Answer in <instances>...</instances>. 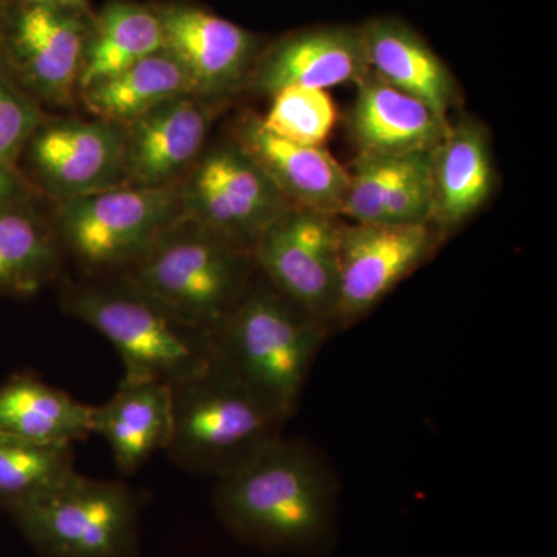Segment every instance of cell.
<instances>
[{
  "instance_id": "obj_1",
  "label": "cell",
  "mask_w": 557,
  "mask_h": 557,
  "mask_svg": "<svg viewBox=\"0 0 557 557\" xmlns=\"http://www.w3.org/2000/svg\"><path fill=\"white\" fill-rule=\"evenodd\" d=\"M215 483V515L242 544L298 556H327L338 544V479L302 440L281 435L247 467Z\"/></svg>"
},
{
  "instance_id": "obj_2",
  "label": "cell",
  "mask_w": 557,
  "mask_h": 557,
  "mask_svg": "<svg viewBox=\"0 0 557 557\" xmlns=\"http://www.w3.org/2000/svg\"><path fill=\"white\" fill-rule=\"evenodd\" d=\"M330 333L329 324L285 298L263 277L252 281L214 338L219 358L288 423Z\"/></svg>"
},
{
  "instance_id": "obj_3",
  "label": "cell",
  "mask_w": 557,
  "mask_h": 557,
  "mask_svg": "<svg viewBox=\"0 0 557 557\" xmlns=\"http://www.w3.org/2000/svg\"><path fill=\"white\" fill-rule=\"evenodd\" d=\"M62 309L112 344L123 362L121 381L126 383L171 386L218 357L214 333L180 318L123 274L110 284L73 285L62 295Z\"/></svg>"
},
{
  "instance_id": "obj_4",
  "label": "cell",
  "mask_w": 557,
  "mask_h": 557,
  "mask_svg": "<svg viewBox=\"0 0 557 557\" xmlns=\"http://www.w3.org/2000/svg\"><path fill=\"white\" fill-rule=\"evenodd\" d=\"M170 387L172 432L166 453L188 472L226 478L282 435L285 421L219 355L208 368Z\"/></svg>"
},
{
  "instance_id": "obj_5",
  "label": "cell",
  "mask_w": 557,
  "mask_h": 557,
  "mask_svg": "<svg viewBox=\"0 0 557 557\" xmlns=\"http://www.w3.org/2000/svg\"><path fill=\"white\" fill-rule=\"evenodd\" d=\"M255 271L249 249L183 219L121 274L180 318L215 333L247 295Z\"/></svg>"
},
{
  "instance_id": "obj_6",
  "label": "cell",
  "mask_w": 557,
  "mask_h": 557,
  "mask_svg": "<svg viewBox=\"0 0 557 557\" xmlns=\"http://www.w3.org/2000/svg\"><path fill=\"white\" fill-rule=\"evenodd\" d=\"M10 515L44 557H138V498L121 482L75 472Z\"/></svg>"
},
{
  "instance_id": "obj_7",
  "label": "cell",
  "mask_w": 557,
  "mask_h": 557,
  "mask_svg": "<svg viewBox=\"0 0 557 557\" xmlns=\"http://www.w3.org/2000/svg\"><path fill=\"white\" fill-rule=\"evenodd\" d=\"M183 219L182 188L120 186L61 201L58 237L90 274H121Z\"/></svg>"
},
{
  "instance_id": "obj_8",
  "label": "cell",
  "mask_w": 557,
  "mask_h": 557,
  "mask_svg": "<svg viewBox=\"0 0 557 557\" xmlns=\"http://www.w3.org/2000/svg\"><path fill=\"white\" fill-rule=\"evenodd\" d=\"M343 225L338 215L292 208L251 247L259 273L285 298L332 330Z\"/></svg>"
},
{
  "instance_id": "obj_9",
  "label": "cell",
  "mask_w": 557,
  "mask_h": 557,
  "mask_svg": "<svg viewBox=\"0 0 557 557\" xmlns=\"http://www.w3.org/2000/svg\"><path fill=\"white\" fill-rule=\"evenodd\" d=\"M182 197L186 219L249 251L274 220L295 208L236 143L205 153Z\"/></svg>"
},
{
  "instance_id": "obj_10",
  "label": "cell",
  "mask_w": 557,
  "mask_h": 557,
  "mask_svg": "<svg viewBox=\"0 0 557 557\" xmlns=\"http://www.w3.org/2000/svg\"><path fill=\"white\" fill-rule=\"evenodd\" d=\"M440 237L431 225L344 222L333 330L351 327L375 309L403 278L426 262Z\"/></svg>"
},
{
  "instance_id": "obj_11",
  "label": "cell",
  "mask_w": 557,
  "mask_h": 557,
  "mask_svg": "<svg viewBox=\"0 0 557 557\" xmlns=\"http://www.w3.org/2000/svg\"><path fill=\"white\" fill-rule=\"evenodd\" d=\"M156 10L163 50L178 62L197 97L219 98L249 79L262 51L258 36L189 3Z\"/></svg>"
},
{
  "instance_id": "obj_12",
  "label": "cell",
  "mask_w": 557,
  "mask_h": 557,
  "mask_svg": "<svg viewBox=\"0 0 557 557\" xmlns=\"http://www.w3.org/2000/svg\"><path fill=\"white\" fill-rule=\"evenodd\" d=\"M30 160L42 185L61 201L126 186L123 127L62 120L32 135Z\"/></svg>"
},
{
  "instance_id": "obj_13",
  "label": "cell",
  "mask_w": 557,
  "mask_h": 557,
  "mask_svg": "<svg viewBox=\"0 0 557 557\" xmlns=\"http://www.w3.org/2000/svg\"><path fill=\"white\" fill-rule=\"evenodd\" d=\"M369 72L359 25L321 24L289 32L260 51L249 83L273 97L287 87L357 84Z\"/></svg>"
},
{
  "instance_id": "obj_14",
  "label": "cell",
  "mask_w": 557,
  "mask_h": 557,
  "mask_svg": "<svg viewBox=\"0 0 557 557\" xmlns=\"http://www.w3.org/2000/svg\"><path fill=\"white\" fill-rule=\"evenodd\" d=\"M212 113L203 97L183 95L121 126L126 186L171 185L199 157Z\"/></svg>"
},
{
  "instance_id": "obj_15",
  "label": "cell",
  "mask_w": 557,
  "mask_h": 557,
  "mask_svg": "<svg viewBox=\"0 0 557 557\" xmlns=\"http://www.w3.org/2000/svg\"><path fill=\"white\" fill-rule=\"evenodd\" d=\"M236 145L292 207L339 218L350 172L324 146L298 145L277 137L255 113L242 119Z\"/></svg>"
},
{
  "instance_id": "obj_16",
  "label": "cell",
  "mask_w": 557,
  "mask_h": 557,
  "mask_svg": "<svg viewBox=\"0 0 557 557\" xmlns=\"http://www.w3.org/2000/svg\"><path fill=\"white\" fill-rule=\"evenodd\" d=\"M496 183L490 132L461 115L431 153V218L440 236L453 233L485 207Z\"/></svg>"
},
{
  "instance_id": "obj_17",
  "label": "cell",
  "mask_w": 557,
  "mask_h": 557,
  "mask_svg": "<svg viewBox=\"0 0 557 557\" xmlns=\"http://www.w3.org/2000/svg\"><path fill=\"white\" fill-rule=\"evenodd\" d=\"M359 30L370 72L449 124V112L460 101L457 79L421 33L397 16L372 17Z\"/></svg>"
},
{
  "instance_id": "obj_18",
  "label": "cell",
  "mask_w": 557,
  "mask_h": 557,
  "mask_svg": "<svg viewBox=\"0 0 557 557\" xmlns=\"http://www.w3.org/2000/svg\"><path fill=\"white\" fill-rule=\"evenodd\" d=\"M78 11L24 5L14 21L13 51L33 89L54 104L79 90L89 25Z\"/></svg>"
},
{
  "instance_id": "obj_19",
  "label": "cell",
  "mask_w": 557,
  "mask_h": 557,
  "mask_svg": "<svg viewBox=\"0 0 557 557\" xmlns=\"http://www.w3.org/2000/svg\"><path fill=\"white\" fill-rule=\"evenodd\" d=\"M347 129L358 156L401 157L434 150L445 138V123L423 102L388 86L369 72L357 84Z\"/></svg>"
},
{
  "instance_id": "obj_20",
  "label": "cell",
  "mask_w": 557,
  "mask_h": 557,
  "mask_svg": "<svg viewBox=\"0 0 557 557\" xmlns=\"http://www.w3.org/2000/svg\"><path fill=\"white\" fill-rule=\"evenodd\" d=\"M171 432L170 384L121 381L113 397L91 413V435L108 443L121 474H135L166 450Z\"/></svg>"
},
{
  "instance_id": "obj_21",
  "label": "cell",
  "mask_w": 557,
  "mask_h": 557,
  "mask_svg": "<svg viewBox=\"0 0 557 557\" xmlns=\"http://www.w3.org/2000/svg\"><path fill=\"white\" fill-rule=\"evenodd\" d=\"M94 406L50 386L33 373L0 384V435L42 445L73 446L91 435Z\"/></svg>"
},
{
  "instance_id": "obj_22",
  "label": "cell",
  "mask_w": 557,
  "mask_h": 557,
  "mask_svg": "<svg viewBox=\"0 0 557 557\" xmlns=\"http://www.w3.org/2000/svg\"><path fill=\"white\" fill-rule=\"evenodd\" d=\"M163 50V28L152 7L112 2L91 21L84 49L79 91L112 78Z\"/></svg>"
},
{
  "instance_id": "obj_23",
  "label": "cell",
  "mask_w": 557,
  "mask_h": 557,
  "mask_svg": "<svg viewBox=\"0 0 557 557\" xmlns=\"http://www.w3.org/2000/svg\"><path fill=\"white\" fill-rule=\"evenodd\" d=\"M183 95L196 94L178 62L164 50L81 91L90 113L116 126Z\"/></svg>"
},
{
  "instance_id": "obj_24",
  "label": "cell",
  "mask_w": 557,
  "mask_h": 557,
  "mask_svg": "<svg viewBox=\"0 0 557 557\" xmlns=\"http://www.w3.org/2000/svg\"><path fill=\"white\" fill-rule=\"evenodd\" d=\"M61 248L60 237L36 215L0 211V295L30 296L50 284Z\"/></svg>"
},
{
  "instance_id": "obj_25",
  "label": "cell",
  "mask_w": 557,
  "mask_h": 557,
  "mask_svg": "<svg viewBox=\"0 0 557 557\" xmlns=\"http://www.w3.org/2000/svg\"><path fill=\"white\" fill-rule=\"evenodd\" d=\"M73 446L0 435V508L32 504L75 474Z\"/></svg>"
},
{
  "instance_id": "obj_26",
  "label": "cell",
  "mask_w": 557,
  "mask_h": 557,
  "mask_svg": "<svg viewBox=\"0 0 557 557\" xmlns=\"http://www.w3.org/2000/svg\"><path fill=\"white\" fill-rule=\"evenodd\" d=\"M336 106L327 90L287 87L273 95L263 127L306 146H324L336 124Z\"/></svg>"
},
{
  "instance_id": "obj_27",
  "label": "cell",
  "mask_w": 557,
  "mask_h": 557,
  "mask_svg": "<svg viewBox=\"0 0 557 557\" xmlns=\"http://www.w3.org/2000/svg\"><path fill=\"white\" fill-rule=\"evenodd\" d=\"M431 152V150H429ZM424 152L401 157L358 156L350 172L339 218L351 223H380L392 193Z\"/></svg>"
},
{
  "instance_id": "obj_28",
  "label": "cell",
  "mask_w": 557,
  "mask_h": 557,
  "mask_svg": "<svg viewBox=\"0 0 557 557\" xmlns=\"http://www.w3.org/2000/svg\"><path fill=\"white\" fill-rule=\"evenodd\" d=\"M40 124L38 108L0 83V163L9 164Z\"/></svg>"
},
{
  "instance_id": "obj_29",
  "label": "cell",
  "mask_w": 557,
  "mask_h": 557,
  "mask_svg": "<svg viewBox=\"0 0 557 557\" xmlns=\"http://www.w3.org/2000/svg\"><path fill=\"white\" fill-rule=\"evenodd\" d=\"M21 183L7 164L0 163V208L20 194Z\"/></svg>"
},
{
  "instance_id": "obj_30",
  "label": "cell",
  "mask_w": 557,
  "mask_h": 557,
  "mask_svg": "<svg viewBox=\"0 0 557 557\" xmlns=\"http://www.w3.org/2000/svg\"><path fill=\"white\" fill-rule=\"evenodd\" d=\"M24 5L50 7V9L72 10L78 13L89 14L87 0H21Z\"/></svg>"
},
{
  "instance_id": "obj_31",
  "label": "cell",
  "mask_w": 557,
  "mask_h": 557,
  "mask_svg": "<svg viewBox=\"0 0 557 557\" xmlns=\"http://www.w3.org/2000/svg\"><path fill=\"white\" fill-rule=\"evenodd\" d=\"M3 67H5V51H3V47L0 46V73H3Z\"/></svg>"
}]
</instances>
